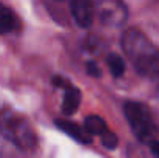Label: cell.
Returning a JSON list of instances; mask_svg holds the SVG:
<instances>
[{
  "mask_svg": "<svg viewBox=\"0 0 159 158\" xmlns=\"http://www.w3.org/2000/svg\"><path fill=\"white\" fill-rule=\"evenodd\" d=\"M0 135L22 151L36 147V133L28 121L16 113L5 112L0 115Z\"/></svg>",
  "mask_w": 159,
  "mask_h": 158,
  "instance_id": "obj_2",
  "label": "cell"
},
{
  "mask_svg": "<svg viewBox=\"0 0 159 158\" xmlns=\"http://www.w3.org/2000/svg\"><path fill=\"white\" fill-rule=\"evenodd\" d=\"M122 50L134 70L148 79H159V48L138 28H130L122 34Z\"/></svg>",
  "mask_w": 159,
  "mask_h": 158,
  "instance_id": "obj_1",
  "label": "cell"
},
{
  "mask_svg": "<svg viewBox=\"0 0 159 158\" xmlns=\"http://www.w3.org/2000/svg\"><path fill=\"white\" fill-rule=\"evenodd\" d=\"M19 30V20L16 14L3 3H0V34H8Z\"/></svg>",
  "mask_w": 159,
  "mask_h": 158,
  "instance_id": "obj_6",
  "label": "cell"
},
{
  "mask_svg": "<svg viewBox=\"0 0 159 158\" xmlns=\"http://www.w3.org/2000/svg\"><path fill=\"white\" fill-rule=\"evenodd\" d=\"M56 126H57L59 129H62L65 133H68L71 138H74L76 141H79V143H84V144H90V143H91V138H90V135L87 133V130L82 129L80 126L71 122V121L57 119V121H56Z\"/></svg>",
  "mask_w": 159,
  "mask_h": 158,
  "instance_id": "obj_5",
  "label": "cell"
},
{
  "mask_svg": "<svg viewBox=\"0 0 159 158\" xmlns=\"http://www.w3.org/2000/svg\"><path fill=\"white\" fill-rule=\"evenodd\" d=\"M87 71H88L90 76H94V78H99L101 76V70H99V67L94 62H88L87 64Z\"/></svg>",
  "mask_w": 159,
  "mask_h": 158,
  "instance_id": "obj_11",
  "label": "cell"
},
{
  "mask_svg": "<svg viewBox=\"0 0 159 158\" xmlns=\"http://www.w3.org/2000/svg\"><path fill=\"white\" fill-rule=\"evenodd\" d=\"M148 144H150V151L153 152V155L159 157V141H156V140H152Z\"/></svg>",
  "mask_w": 159,
  "mask_h": 158,
  "instance_id": "obj_13",
  "label": "cell"
},
{
  "mask_svg": "<svg viewBox=\"0 0 159 158\" xmlns=\"http://www.w3.org/2000/svg\"><path fill=\"white\" fill-rule=\"evenodd\" d=\"M53 82H54V85H56V87H65V89H66V87L70 85V82H68L66 79L60 78V76H56V78L53 79Z\"/></svg>",
  "mask_w": 159,
  "mask_h": 158,
  "instance_id": "obj_12",
  "label": "cell"
},
{
  "mask_svg": "<svg viewBox=\"0 0 159 158\" xmlns=\"http://www.w3.org/2000/svg\"><path fill=\"white\" fill-rule=\"evenodd\" d=\"M107 64H108V68H110L113 76L117 78V76H122L125 73V62H124V59L119 54L110 53L107 56Z\"/></svg>",
  "mask_w": 159,
  "mask_h": 158,
  "instance_id": "obj_9",
  "label": "cell"
},
{
  "mask_svg": "<svg viewBox=\"0 0 159 158\" xmlns=\"http://www.w3.org/2000/svg\"><path fill=\"white\" fill-rule=\"evenodd\" d=\"M88 135H94V136H101L107 129V122L98 115H90L85 118V127Z\"/></svg>",
  "mask_w": 159,
  "mask_h": 158,
  "instance_id": "obj_8",
  "label": "cell"
},
{
  "mask_svg": "<svg viewBox=\"0 0 159 158\" xmlns=\"http://www.w3.org/2000/svg\"><path fill=\"white\" fill-rule=\"evenodd\" d=\"M124 113H125V118H127L133 133L136 135V138L139 141L150 143L152 140H155L156 126L153 122L152 113L147 105L141 104V103H134V101H128L124 105Z\"/></svg>",
  "mask_w": 159,
  "mask_h": 158,
  "instance_id": "obj_3",
  "label": "cell"
},
{
  "mask_svg": "<svg viewBox=\"0 0 159 158\" xmlns=\"http://www.w3.org/2000/svg\"><path fill=\"white\" fill-rule=\"evenodd\" d=\"M70 9L82 28H90L94 20V3L93 0H70Z\"/></svg>",
  "mask_w": 159,
  "mask_h": 158,
  "instance_id": "obj_4",
  "label": "cell"
},
{
  "mask_svg": "<svg viewBox=\"0 0 159 158\" xmlns=\"http://www.w3.org/2000/svg\"><path fill=\"white\" fill-rule=\"evenodd\" d=\"M101 138H102V144L105 146L107 149H114L117 146V136L113 132H110L108 129L101 135Z\"/></svg>",
  "mask_w": 159,
  "mask_h": 158,
  "instance_id": "obj_10",
  "label": "cell"
},
{
  "mask_svg": "<svg viewBox=\"0 0 159 158\" xmlns=\"http://www.w3.org/2000/svg\"><path fill=\"white\" fill-rule=\"evenodd\" d=\"M80 90L77 87L68 85L66 92H65V98H63V104H62V110L65 115H73L76 113V110L80 105Z\"/></svg>",
  "mask_w": 159,
  "mask_h": 158,
  "instance_id": "obj_7",
  "label": "cell"
}]
</instances>
